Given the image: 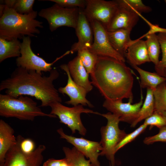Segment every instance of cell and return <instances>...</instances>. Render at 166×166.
Masks as SVG:
<instances>
[{
    "instance_id": "cell-28",
    "label": "cell",
    "mask_w": 166,
    "mask_h": 166,
    "mask_svg": "<svg viewBox=\"0 0 166 166\" xmlns=\"http://www.w3.org/2000/svg\"><path fill=\"white\" fill-rule=\"evenodd\" d=\"M119 6L126 8L131 11L140 14L142 13L150 12L152 8L145 5L141 0H117Z\"/></svg>"
},
{
    "instance_id": "cell-33",
    "label": "cell",
    "mask_w": 166,
    "mask_h": 166,
    "mask_svg": "<svg viewBox=\"0 0 166 166\" xmlns=\"http://www.w3.org/2000/svg\"><path fill=\"white\" fill-rule=\"evenodd\" d=\"M59 6L65 8L78 7L84 9L86 4V0H49Z\"/></svg>"
},
{
    "instance_id": "cell-12",
    "label": "cell",
    "mask_w": 166,
    "mask_h": 166,
    "mask_svg": "<svg viewBox=\"0 0 166 166\" xmlns=\"http://www.w3.org/2000/svg\"><path fill=\"white\" fill-rule=\"evenodd\" d=\"M57 131L61 138L66 140L89 159L91 166H100L98 157L102 148L100 142L68 135L64 133L62 128L58 129Z\"/></svg>"
},
{
    "instance_id": "cell-32",
    "label": "cell",
    "mask_w": 166,
    "mask_h": 166,
    "mask_svg": "<svg viewBox=\"0 0 166 166\" xmlns=\"http://www.w3.org/2000/svg\"><path fill=\"white\" fill-rule=\"evenodd\" d=\"M147 127L146 125L143 123L132 132L127 134L117 146L116 148V152L126 144L134 140L145 130Z\"/></svg>"
},
{
    "instance_id": "cell-39",
    "label": "cell",
    "mask_w": 166,
    "mask_h": 166,
    "mask_svg": "<svg viewBox=\"0 0 166 166\" xmlns=\"http://www.w3.org/2000/svg\"><path fill=\"white\" fill-rule=\"evenodd\" d=\"M158 113H160L162 116L166 121V111H164Z\"/></svg>"
},
{
    "instance_id": "cell-19",
    "label": "cell",
    "mask_w": 166,
    "mask_h": 166,
    "mask_svg": "<svg viewBox=\"0 0 166 166\" xmlns=\"http://www.w3.org/2000/svg\"><path fill=\"white\" fill-rule=\"evenodd\" d=\"M14 130L8 123L0 120V166H4L6 154L17 143Z\"/></svg>"
},
{
    "instance_id": "cell-6",
    "label": "cell",
    "mask_w": 166,
    "mask_h": 166,
    "mask_svg": "<svg viewBox=\"0 0 166 166\" xmlns=\"http://www.w3.org/2000/svg\"><path fill=\"white\" fill-rule=\"evenodd\" d=\"M49 106L51 108L50 114L57 116L60 122L67 125L73 134L78 131L83 136L85 135L86 130L82 122L81 114L82 113L100 114L98 112L84 108L81 105L69 107L62 105L61 102H55L51 103Z\"/></svg>"
},
{
    "instance_id": "cell-3",
    "label": "cell",
    "mask_w": 166,
    "mask_h": 166,
    "mask_svg": "<svg viewBox=\"0 0 166 166\" xmlns=\"http://www.w3.org/2000/svg\"><path fill=\"white\" fill-rule=\"evenodd\" d=\"M37 14L34 10L28 14H21L5 6L0 18V38L11 40L22 39L26 35L35 37L40 33L38 28H43L42 22L35 19Z\"/></svg>"
},
{
    "instance_id": "cell-4",
    "label": "cell",
    "mask_w": 166,
    "mask_h": 166,
    "mask_svg": "<svg viewBox=\"0 0 166 166\" xmlns=\"http://www.w3.org/2000/svg\"><path fill=\"white\" fill-rule=\"evenodd\" d=\"M0 116L31 121L38 116L57 117L43 112L36 102L28 97L21 95L15 97L6 94H0Z\"/></svg>"
},
{
    "instance_id": "cell-31",
    "label": "cell",
    "mask_w": 166,
    "mask_h": 166,
    "mask_svg": "<svg viewBox=\"0 0 166 166\" xmlns=\"http://www.w3.org/2000/svg\"><path fill=\"white\" fill-rule=\"evenodd\" d=\"M144 124L147 126H150V127L156 126L159 128L166 126V121L159 113L154 111L150 116L145 120Z\"/></svg>"
},
{
    "instance_id": "cell-21",
    "label": "cell",
    "mask_w": 166,
    "mask_h": 166,
    "mask_svg": "<svg viewBox=\"0 0 166 166\" xmlns=\"http://www.w3.org/2000/svg\"><path fill=\"white\" fill-rule=\"evenodd\" d=\"M138 73L140 79V87L154 90L160 84L166 81V79L155 73L145 71L137 66H132Z\"/></svg>"
},
{
    "instance_id": "cell-36",
    "label": "cell",
    "mask_w": 166,
    "mask_h": 166,
    "mask_svg": "<svg viewBox=\"0 0 166 166\" xmlns=\"http://www.w3.org/2000/svg\"><path fill=\"white\" fill-rule=\"evenodd\" d=\"M145 21L149 25L150 28V30L146 34L141 37L140 38V39L145 37L146 35L151 34H156V33H166V29L160 27L157 25L152 24L147 20Z\"/></svg>"
},
{
    "instance_id": "cell-11",
    "label": "cell",
    "mask_w": 166,
    "mask_h": 166,
    "mask_svg": "<svg viewBox=\"0 0 166 166\" xmlns=\"http://www.w3.org/2000/svg\"><path fill=\"white\" fill-rule=\"evenodd\" d=\"M90 23L92 28L94 39L89 51L98 56L112 57L125 62V57L112 46L106 29L97 21Z\"/></svg>"
},
{
    "instance_id": "cell-1",
    "label": "cell",
    "mask_w": 166,
    "mask_h": 166,
    "mask_svg": "<svg viewBox=\"0 0 166 166\" xmlns=\"http://www.w3.org/2000/svg\"><path fill=\"white\" fill-rule=\"evenodd\" d=\"M59 76L56 69H52L49 76H46L35 71L18 67L9 77L1 81L0 91L4 90L6 94L15 97H33L41 101V106H49L53 102L62 101L53 84Z\"/></svg>"
},
{
    "instance_id": "cell-16",
    "label": "cell",
    "mask_w": 166,
    "mask_h": 166,
    "mask_svg": "<svg viewBox=\"0 0 166 166\" xmlns=\"http://www.w3.org/2000/svg\"><path fill=\"white\" fill-rule=\"evenodd\" d=\"M138 14L125 7H119L106 29L108 32H112L124 29L132 30L137 24Z\"/></svg>"
},
{
    "instance_id": "cell-23",
    "label": "cell",
    "mask_w": 166,
    "mask_h": 166,
    "mask_svg": "<svg viewBox=\"0 0 166 166\" xmlns=\"http://www.w3.org/2000/svg\"><path fill=\"white\" fill-rule=\"evenodd\" d=\"M154 111V103L153 90L147 89L145 101L135 120L131 124V127L133 128L142 121L150 116Z\"/></svg>"
},
{
    "instance_id": "cell-37",
    "label": "cell",
    "mask_w": 166,
    "mask_h": 166,
    "mask_svg": "<svg viewBox=\"0 0 166 166\" xmlns=\"http://www.w3.org/2000/svg\"><path fill=\"white\" fill-rule=\"evenodd\" d=\"M65 160V158L60 160L49 159L43 163V166H61Z\"/></svg>"
},
{
    "instance_id": "cell-26",
    "label": "cell",
    "mask_w": 166,
    "mask_h": 166,
    "mask_svg": "<svg viewBox=\"0 0 166 166\" xmlns=\"http://www.w3.org/2000/svg\"><path fill=\"white\" fill-rule=\"evenodd\" d=\"M154 111H166V81L159 85L153 90Z\"/></svg>"
},
{
    "instance_id": "cell-29",
    "label": "cell",
    "mask_w": 166,
    "mask_h": 166,
    "mask_svg": "<svg viewBox=\"0 0 166 166\" xmlns=\"http://www.w3.org/2000/svg\"><path fill=\"white\" fill-rule=\"evenodd\" d=\"M157 36L160 45L162 54L161 60L155 67L156 73L162 77L163 70L166 68V33H158Z\"/></svg>"
},
{
    "instance_id": "cell-8",
    "label": "cell",
    "mask_w": 166,
    "mask_h": 166,
    "mask_svg": "<svg viewBox=\"0 0 166 166\" xmlns=\"http://www.w3.org/2000/svg\"><path fill=\"white\" fill-rule=\"evenodd\" d=\"M22 40L21 45V55L16 59V63L18 67L27 70H34L39 73H42V72H50L52 69V66L55 62L70 53V51H68L53 62L48 63L33 52L30 37H24Z\"/></svg>"
},
{
    "instance_id": "cell-9",
    "label": "cell",
    "mask_w": 166,
    "mask_h": 166,
    "mask_svg": "<svg viewBox=\"0 0 166 166\" xmlns=\"http://www.w3.org/2000/svg\"><path fill=\"white\" fill-rule=\"evenodd\" d=\"M23 137L18 135L17 143L7 153L4 166H40L43 160V152L46 149L43 144L39 145L30 154L24 153L21 149L20 143Z\"/></svg>"
},
{
    "instance_id": "cell-30",
    "label": "cell",
    "mask_w": 166,
    "mask_h": 166,
    "mask_svg": "<svg viewBox=\"0 0 166 166\" xmlns=\"http://www.w3.org/2000/svg\"><path fill=\"white\" fill-rule=\"evenodd\" d=\"M34 0H16L13 9L18 13L22 14H28L32 12Z\"/></svg>"
},
{
    "instance_id": "cell-41",
    "label": "cell",
    "mask_w": 166,
    "mask_h": 166,
    "mask_svg": "<svg viewBox=\"0 0 166 166\" xmlns=\"http://www.w3.org/2000/svg\"><path fill=\"white\" fill-rule=\"evenodd\" d=\"M162 77H164L166 79V68L163 70Z\"/></svg>"
},
{
    "instance_id": "cell-7",
    "label": "cell",
    "mask_w": 166,
    "mask_h": 166,
    "mask_svg": "<svg viewBox=\"0 0 166 166\" xmlns=\"http://www.w3.org/2000/svg\"><path fill=\"white\" fill-rule=\"evenodd\" d=\"M80 8H67L55 3L52 6L42 9L39 16L47 21L49 29L53 32L61 26H67L75 29L77 24Z\"/></svg>"
},
{
    "instance_id": "cell-27",
    "label": "cell",
    "mask_w": 166,
    "mask_h": 166,
    "mask_svg": "<svg viewBox=\"0 0 166 166\" xmlns=\"http://www.w3.org/2000/svg\"><path fill=\"white\" fill-rule=\"evenodd\" d=\"M77 56L88 73L92 74L93 72L98 56L91 53L88 49H84L77 51Z\"/></svg>"
},
{
    "instance_id": "cell-24",
    "label": "cell",
    "mask_w": 166,
    "mask_h": 166,
    "mask_svg": "<svg viewBox=\"0 0 166 166\" xmlns=\"http://www.w3.org/2000/svg\"><path fill=\"white\" fill-rule=\"evenodd\" d=\"M62 149L69 166H91L90 160H86L85 156L74 147L70 149L64 147Z\"/></svg>"
},
{
    "instance_id": "cell-25",
    "label": "cell",
    "mask_w": 166,
    "mask_h": 166,
    "mask_svg": "<svg viewBox=\"0 0 166 166\" xmlns=\"http://www.w3.org/2000/svg\"><path fill=\"white\" fill-rule=\"evenodd\" d=\"M145 37L146 40L145 41L150 61L154 64L155 66H156L160 61L159 56L161 49L157 35L153 33Z\"/></svg>"
},
{
    "instance_id": "cell-10",
    "label": "cell",
    "mask_w": 166,
    "mask_h": 166,
    "mask_svg": "<svg viewBox=\"0 0 166 166\" xmlns=\"http://www.w3.org/2000/svg\"><path fill=\"white\" fill-rule=\"evenodd\" d=\"M118 7L116 0H86L83 10L89 22L97 21L106 29Z\"/></svg>"
},
{
    "instance_id": "cell-17",
    "label": "cell",
    "mask_w": 166,
    "mask_h": 166,
    "mask_svg": "<svg viewBox=\"0 0 166 166\" xmlns=\"http://www.w3.org/2000/svg\"><path fill=\"white\" fill-rule=\"evenodd\" d=\"M124 57L132 67L151 62L145 41L138 39L132 41Z\"/></svg>"
},
{
    "instance_id": "cell-34",
    "label": "cell",
    "mask_w": 166,
    "mask_h": 166,
    "mask_svg": "<svg viewBox=\"0 0 166 166\" xmlns=\"http://www.w3.org/2000/svg\"><path fill=\"white\" fill-rule=\"evenodd\" d=\"M157 142L166 143V126L159 128V131L157 134L146 137L143 140L144 143L147 145Z\"/></svg>"
},
{
    "instance_id": "cell-38",
    "label": "cell",
    "mask_w": 166,
    "mask_h": 166,
    "mask_svg": "<svg viewBox=\"0 0 166 166\" xmlns=\"http://www.w3.org/2000/svg\"><path fill=\"white\" fill-rule=\"evenodd\" d=\"M5 6L4 4H0V15L1 17L5 10Z\"/></svg>"
},
{
    "instance_id": "cell-35",
    "label": "cell",
    "mask_w": 166,
    "mask_h": 166,
    "mask_svg": "<svg viewBox=\"0 0 166 166\" xmlns=\"http://www.w3.org/2000/svg\"><path fill=\"white\" fill-rule=\"evenodd\" d=\"M35 145L34 142L30 139L22 138L20 143L21 150L24 153L30 154L35 150Z\"/></svg>"
},
{
    "instance_id": "cell-22",
    "label": "cell",
    "mask_w": 166,
    "mask_h": 166,
    "mask_svg": "<svg viewBox=\"0 0 166 166\" xmlns=\"http://www.w3.org/2000/svg\"><path fill=\"white\" fill-rule=\"evenodd\" d=\"M21 43L18 39L8 40L0 38V62L8 58L20 57Z\"/></svg>"
},
{
    "instance_id": "cell-2",
    "label": "cell",
    "mask_w": 166,
    "mask_h": 166,
    "mask_svg": "<svg viewBox=\"0 0 166 166\" xmlns=\"http://www.w3.org/2000/svg\"><path fill=\"white\" fill-rule=\"evenodd\" d=\"M133 71L125 62L112 57L98 56L93 73L90 75L92 85L105 99L132 102Z\"/></svg>"
},
{
    "instance_id": "cell-15",
    "label": "cell",
    "mask_w": 166,
    "mask_h": 166,
    "mask_svg": "<svg viewBox=\"0 0 166 166\" xmlns=\"http://www.w3.org/2000/svg\"><path fill=\"white\" fill-rule=\"evenodd\" d=\"M80 8L77 26L75 29L78 41L72 46L70 53L84 49H89L93 41L92 28L83 11Z\"/></svg>"
},
{
    "instance_id": "cell-5",
    "label": "cell",
    "mask_w": 166,
    "mask_h": 166,
    "mask_svg": "<svg viewBox=\"0 0 166 166\" xmlns=\"http://www.w3.org/2000/svg\"><path fill=\"white\" fill-rule=\"evenodd\" d=\"M99 115L105 118L107 121L106 125L101 129V140L100 143L102 149L100 155L105 156L111 166H115L116 148L127 134L119 128V123L120 121L119 117L110 112L105 114L100 113Z\"/></svg>"
},
{
    "instance_id": "cell-20",
    "label": "cell",
    "mask_w": 166,
    "mask_h": 166,
    "mask_svg": "<svg viewBox=\"0 0 166 166\" xmlns=\"http://www.w3.org/2000/svg\"><path fill=\"white\" fill-rule=\"evenodd\" d=\"M131 31L128 30L122 29L112 32L107 31L112 46L124 57L132 41L130 38Z\"/></svg>"
},
{
    "instance_id": "cell-40",
    "label": "cell",
    "mask_w": 166,
    "mask_h": 166,
    "mask_svg": "<svg viewBox=\"0 0 166 166\" xmlns=\"http://www.w3.org/2000/svg\"><path fill=\"white\" fill-rule=\"evenodd\" d=\"M65 159V160L64 161L62 164L61 166H69V165Z\"/></svg>"
},
{
    "instance_id": "cell-13",
    "label": "cell",
    "mask_w": 166,
    "mask_h": 166,
    "mask_svg": "<svg viewBox=\"0 0 166 166\" xmlns=\"http://www.w3.org/2000/svg\"><path fill=\"white\" fill-rule=\"evenodd\" d=\"M143 96L141 93L140 101L138 103L132 104L128 101L124 103L122 101H111L105 99L103 106L110 112L119 117L120 121L130 123L135 120L143 103Z\"/></svg>"
},
{
    "instance_id": "cell-42",
    "label": "cell",
    "mask_w": 166,
    "mask_h": 166,
    "mask_svg": "<svg viewBox=\"0 0 166 166\" xmlns=\"http://www.w3.org/2000/svg\"><path fill=\"white\" fill-rule=\"evenodd\" d=\"M164 2L166 4V0H164Z\"/></svg>"
},
{
    "instance_id": "cell-18",
    "label": "cell",
    "mask_w": 166,
    "mask_h": 166,
    "mask_svg": "<svg viewBox=\"0 0 166 166\" xmlns=\"http://www.w3.org/2000/svg\"><path fill=\"white\" fill-rule=\"evenodd\" d=\"M71 76L74 81L84 88L88 93L91 91L93 86L89 79V75L77 56L67 64Z\"/></svg>"
},
{
    "instance_id": "cell-14",
    "label": "cell",
    "mask_w": 166,
    "mask_h": 166,
    "mask_svg": "<svg viewBox=\"0 0 166 166\" xmlns=\"http://www.w3.org/2000/svg\"><path fill=\"white\" fill-rule=\"evenodd\" d=\"M60 67L66 73L68 77L66 85L64 87H60L58 90L60 93L66 94L69 97V100L65 103L73 106L81 105L93 108V105L86 98L88 92L84 88L74 81L71 76L67 65H61Z\"/></svg>"
}]
</instances>
